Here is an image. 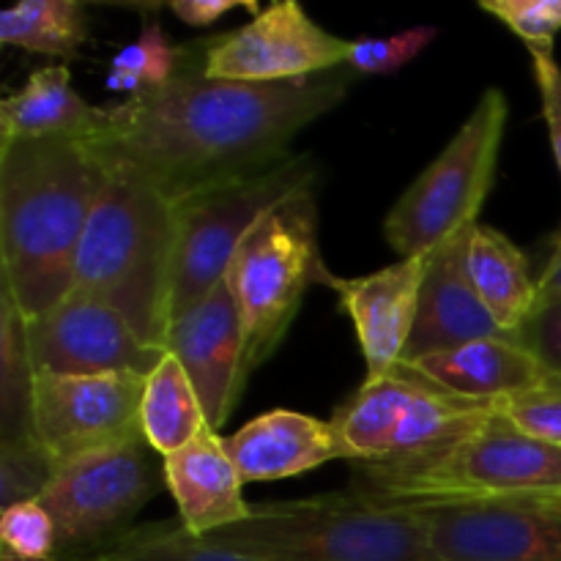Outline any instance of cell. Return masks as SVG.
Instances as JSON below:
<instances>
[{"instance_id":"32","label":"cell","mask_w":561,"mask_h":561,"mask_svg":"<svg viewBox=\"0 0 561 561\" xmlns=\"http://www.w3.org/2000/svg\"><path fill=\"white\" fill-rule=\"evenodd\" d=\"M493 405L526 436L561 447V383L537 389V392L515 394V398L499 400Z\"/></svg>"},{"instance_id":"28","label":"cell","mask_w":561,"mask_h":561,"mask_svg":"<svg viewBox=\"0 0 561 561\" xmlns=\"http://www.w3.org/2000/svg\"><path fill=\"white\" fill-rule=\"evenodd\" d=\"M58 460L36 442L0 444V507L38 502L58 471Z\"/></svg>"},{"instance_id":"31","label":"cell","mask_w":561,"mask_h":561,"mask_svg":"<svg viewBox=\"0 0 561 561\" xmlns=\"http://www.w3.org/2000/svg\"><path fill=\"white\" fill-rule=\"evenodd\" d=\"M480 9L504 22L529 53H553L561 31V0H482Z\"/></svg>"},{"instance_id":"34","label":"cell","mask_w":561,"mask_h":561,"mask_svg":"<svg viewBox=\"0 0 561 561\" xmlns=\"http://www.w3.org/2000/svg\"><path fill=\"white\" fill-rule=\"evenodd\" d=\"M531 66H535V82L540 91L542 118H546L548 137H551L553 159L561 173V66L553 58V53H529ZM557 244H561V233L557 236Z\"/></svg>"},{"instance_id":"20","label":"cell","mask_w":561,"mask_h":561,"mask_svg":"<svg viewBox=\"0 0 561 561\" xmlns=\"http://www.w3.org/2000/svg\"><path fill=\"white\" fill-rule=\"evenodd\" d=\"M400 365L420 373L433 387L474 403H499L515 394L557 387L540 362L510 334L474 340Z\"/></svg>"},{"instance_id":"7","label":"cell","mask_w":561,"mask_h":561,"mask_svg":"<svg viewBox=\"0 0 561 561\" xmlns=\"http://www.w3.org/2000/svg\"><path fill=\"white\" fill-rule=\"evenodd\" d=\"M507 115L504 91L488 88L447 148L389 208L383 236L400 257L433 252L480 222V211L496 181Z\"/></svg>"},{"instance_id":"8","label":"cell","mask_w":561,"mask_h":561,"mask_svg":"<svg viewBox=\"0 0 561 561\" xmlns=\"http://www.w3.org/2000/svg\"><path fill=\"white\" fill-rule=\"evenodd\" d=\"M316 159L310 153H290L263 173L195 192L175 203L170 321L192 310L222 283L241 241L272 208L316 186Z\"/></svg>"},{"instance_id":"17","label":"cell","mask_w":561,"mask_h":561,"mask_svg":"<svg viewBox=\"0 0 561 561\" xmlns=\"http://www.w3.org/2000/svg\"><path fill=\"white\" fill-rule=\"evenodd\" d=\"M469 230L453 236L427 257L425 283H422L420 312L403 362L436 351L458 348L485 337H504V329L477 294L469 274Z\"/></svg>"},{"instance_id":"9","label":"cell","mask_w":561,"mask_h":561,"mask_svg":"<svg viewBox=\"0 0 561 561\" xmlns=\"http://www.w3.org/2000/svg\"><path fill=\"white\" fill-rule=\"evenodd\" d=\"M493 403L455 398L398 365L365 381L332 416L351 466H403L442 449L485 420Z\"/></svg>"},{"instance_id":"15","label":"cell","mask_w":561,"mask_h":561,"mask_svg":"<svg viewBox=\"0 0 561 561\" xmlns=\"http://www.w3.org/2000/svg\"><path fill=\"white\" fill-rule=\"evenodd\" d=\"M164 348L181 362L201 398L208 427L219 433L247 383L244 332L228 279L192 310L170 321Z\"/></svg>"},{"instance_id":"33","label":"cell","mask_w":561,"mask_h":561,"mask_svg":"<svg viewBox=\"0 0 561 561\" xmlns=\"http://www.w3.org/2000/svg\"><path fill=\"white\" fill-rule=\"evenodd\" d=\"M515 343L524 345L542 365V370L561 383V296L540 299L524 327L513 334Z\"/></svg>"},{"instance_id":"4","label":"cell","mask_w":561,"mask_h":561,"mask_svg":"<svg viewBox=\"0 0 561 561\" xmlns=\"http://www.w3.org/2000/svg\"><path fill=\"white\" fill-rule=\"evenodd\" d=\"M354 491L383 504L529 502L561 496V447L537 442L493 405L471 431L403 466H351Z\"/></svg>"},{"instance_id":"25","label":"cell","mask_w":561,"mask_h":561,"mask_svg":"<svg viewBox=\"0 0 561 561\" xmlns=\"http://www.w3.org/2000/svg\"><path fill=\"white\" fill-rule=\"evenodd\" d=\"M85 38V5L75 0H22L0 14V42L5 47L75 58Z\"/></svg>"},{"instance_id":"11","label":"cell","mask_w":561,"mask_h":561,"mask_svg":"<svg viewBox=\"0 0 561 561\" xmlns=\"http://www.w3.org/2000/svg\"><path fill=\"white\" fill-rule=\"evenodd\" d=\"M348 53V38L323 31L296 0H279L247 25L203 42V69L211 80L290 82L343 69Z\"/></svg>"},{"instance_id":"38","label":"cell","mask_w":561,"mask_h":561,"mask_svg":"<svg viewBox=\"0 0 561 561\" xmlns=\"http://www.w3.org/2000/svg\"><path fill=\"white\" fill-rule=\"evenodd\" d=\"M551 499H561V496H551Z\"/></svg>"},{"instance_id":"21","label":"cell","mask_w":561,"mask_h":561,"mask_svg":"<svg viewBox=\"0 0 561 561\" xmlns=\"http://www.w3.org/2000/svg\"><path fill=\"white\" fill-rule=\"evenodd\" d=\"M110 124V107H93L71 88L69 66H47L0 104V142L25 137L93 140Z\"/></svg>"},{"instance_id":"5","label":"cell","mask_w":561,"mask_h":561,"mask_svg":"<svg viewBox=\"0 0 561 561\" xmlns=\"http://www.w3.org/2000/svg\"><path fill=\"white\" fill-rule=\"evenodd\" d=\"M261 561H438L420 507L348 491L252 507L241 524L201 537Z\"/></svg>"},{"instance_id":"35","label":"cell","mask_w":561,"mask_h":561,"mask_svg":"<svg viewBox=\"0 0 561 561\" xmlns=\"http://www.w3.org/2000/svg\"><path fill=\"white\" fill-rule=\"evenodd\" d=\"M168 9L192 27L214 25L233 11H252V14L263 11L252 0H173V3H168Z\"/></svg>"},{"instance_id":"29","label":"cell","mask_w":561,"mask_h":561,"mask_svg":"<svg viewBox=\"0 0 561 561\" xmlns=\"http://www.w3.org/2000/svg\"><path fill=\"white\" fill-rule=\"evenodd\" d=\"M0 561H58V529L42 502H22L0 518Z\"/></svg>"},{"instance_id":"16","label":"cell","mask_w":561,"mask_h":561,"mask_svg":"<svg viewBox=\"0 0 561 561\" xmlns=\"http://www.w3.org/2000/svg\"><path fill=\"white\" fill-rule=\"evenodd\" d=\"M427 257L431 252L400 257L392 266L365 277L345 279L332 272L323 274V285L337 294L340 307L356 329L367 365L365 381L389 376L403 362L420 312Z\"/></svg>"},{"instance_id":"6","label":"cell","mask_w":561,"mask_h":561,"mask_svg":"<svg viewBox=\"0 0 561 561\" xmlns=\"http://www.w3.org/2000/svg\"><path fill=\"white\" fill-rule=\"evenodd\" d=\"M327 272L318 252L316 186H310L272 208L247 233L225 274L244 332L247 378L277 351L305 294L323 285Z\"/></svg>"},{"instance_id":"24","label":"cell","mask_w":561,"mask_h":561,"mask_svg":"<svg viewBox=\"0 0 561 561\" xmlns=\"http://www.w3.org/2000/svg\"><path fill=\"white\" fill-rule=\"evenodd\" d=\"M36 367L27 345V321L0 285V444L31 442Z\"/></svg>"},{"instance_id":"22","label":"cell","mask_w":561,"mask_h":561,"mask_svg":"<svg viewBox=\"0 0 561 561\" xmlns=\"http://www.w3.org/2000/svg\"><path fill=\"white\" fill-rule=\"evenodd\" d=\"M469 274L491 316L513 337L540 301L529 257L502 230L477 222L469 233Z\"/></svg>"},{"instance_id":"3","label":"cell","mask_w":561,"mask_h":561,"mask_svg":"<svg viewBox=\"0 0 561 561\" xmlns=\"http://www.w3.org/2000/svg\"><path fill=\"white\" fill-rule=\"evenodd\" d=\"M173 257V203L146 181L110 170L77 250L71 288L102 299L137 337L164 348Z\"/></svg>"},{"instance_id":"30","label":"cell","mask_w":561,"mask_h":561,"mask_svg":"<svg viewBox=\"0 0 561 561\" xmlns=\"http://www.w3.org/2000/svg\"><path fill=\"white\" fill-rule=\"evenodd\" d=\"M436 38L438 27L433 25H416L387 38H356V42H351L345 66L354 75H394L405 64H411L416 55L425 53Z\"/></svg>"},{"instance_id":"36","label":"cell","mask_w":561,"mask_h":561,"mask_svg":"<svg viewBox=\"0 0 561 561\" xmlns=\"http://www.w3.org/2000/svg\"><path fill=\"white\" fill-rule=\"evenodd\" d=\"M537 288H540V299H557V296H561V244H553V255L542 277L537 279Z\"/></svg>"},{"instance_id":"14","label":"cell","mask_w":561,"mask_h":561,"mask_svg":"<svg viewBox=\"0 0 561 561\" xmlns=\"http://www.w3.org/2000/svg\"><path fill=\"white\" fill-rule=\"evenodd\" d=\"M438 561H561V510L540 502L420 507Z\"/></svg>"},{"instance_id":"12","label":"cell","mask_w":561,"mask_h":561,"mask_svg":"<svg viewBox=\"0 0 561 561\" xmlns=\"http://www.w3.org/2000/svg\"><path fill=\"white\" fill-rule=\"evenodd\" d=\"M27 345L36 376H148L168 348L137 337L121 312L102 299L71 288L53 310L27 321Z\"/></svg>"},{"instance_id":"2","label":"cell","mask_w":561,"mask_h":561,"mask_svg":"<svg viewBox=\"0 0 561 561\" xmlns=\"http://www.w3.org/2000/svg\"><path fill=\"white\" fill-rule=\"evenodd\" d=\"M107 175L91 140L0 142L3 288L25 321L53 310L71 290L77 250Z\"/></svg>"},{"instance_id":"18","label":"cell","mask_w":561,"mask_h":561,"mask_svg":"<svg viewBox=\"0 0 561 561\" xmlns=\"http://www.w3.org/2000/svg\"><path fill=\"white\" fill-rule=\"evenodd\" d=\"M225 447L244 485L285 480L332 460H348V449L332 420L327 422L288 409L255 416L241 431L225 438Z\"/></svg>"},{"instance_id":"19","label":"cell","mask_w":561,"mask_h":561,"mask_svg":"<svg viewBox=\"0 0 561 561\" xmlns=\"http://www.w3.org/2000/svg\"><path fill=\"white\" fill-rule=\"evenodd\" d=\"M162 471L179 507V520L192 537H208L252 515L241 493L244 480L214 427L206 425L195 442L168 455Z\"/></svg>"},{"instance_id":"1","label":"cell","mask_w":561,"mask_h":561,"mask_svg":"<svg viewBox=\"0 0 561 561\" xmlns=\"http://www.w3.org/2000/svg\"><path fill=\"white\" fill-rule=\"evenodd\" d=\"M354 77L343 66L290 82L211 80L203 42L186 44L173 80L110 107L91 146L107 170L146 181L175 206L288 159L294 137L337 107Z\"/></svg>"},{"instance_id":"26","label":"cell","mask_w":561,"mask_h":561,"mask_svg":"<svg viewBox=\"0 0 561 561\" xmlns=\"http://www.w3.org/2000/svg\"><path fill=\"white\" fill-rule=\"evenodd\" d=\"M181 58H184V47L170 44L157 20H146L140 36L115 53L113 64H110L107 88L126 93L129 99L148 88L168 85L179 71Z\"/></svg>"},{"instance_id":"10","label":"cell","mask_w":561,"mask_h":561,"mask_svg":"<svg viewBox=\"0 0 561 561\" xmlns=\"http://www.w3.org/2000/svg\"><path fill=\"white\" fill-rule=\"evenodd\" d=\"M162 485L164 471L142 436L60 463L38 499L58 529V561H85L115 546Z\"/></svg>"},{"instance_id":"37","label":"cell","mask_w":561,"mask_h":561,"mask_svg":"<svg viewBox=\"0 0 561 561\" xmlns=\"http://www.w3.org/2000/svg\"><path fill=\"white\" fill-rule=\"evenodd\" d=\"M529 502H540V504H546V507L561 510V499H529Z\"/></svg>"},{"instance_id":"23","label":"cell","mask_w":561,"mask_h":561,"mask_svg":"<svg viewBox=\"0 0 561 561\" xmlns=\"http://www.w3.org/2000/svg\"><path fill=\"white\" fill-rule=\"evenodd\" d=\"M206 425V414H203L201 398H197L190 376L168 351L162 362L148 373L146 387H142V438L153 453L168 458L195 442Z\"/></svg>"},{"instance_id":"13","label":"cell","mask_w":561,"mask_h":561,"mask_svg":"<svg viewBox=\"0 0 561 561\" xmlns=\"http://www.w3.org/2000/svg\"><path fill=\"white\" fill-rule=\"evenodd\" d=\"M146 376H36L33 431L58 463L142 436L140 403Z\"/></svg>"},{"instance_id":"27","label":"cell","mask_w":561,"mask_h":561,"mask_svg":"<svg viewBox=\"0 0 561 561\" xmlns=\"http://www.w3.org/2000/svg\"><path fill=\"white\" fill-rule=\"evenodd\" d=\"M85 561H261L225 551L211 542L192 537L181 520L175 524L140 526L121 537L107 551Z\"/></svg>"}]
</instances>
